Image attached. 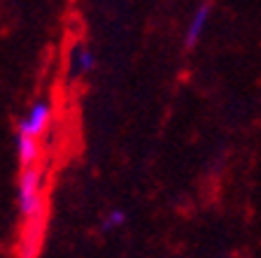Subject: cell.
<instances>
[{
  "label": "cell",
  "instance_id": "cell-4",
  "mask_svg": "<svg viewBox=\"0 0 261 258\" xmlns=\"http://www.w3.org/2000/svg\"><path fill=\"white\" fill-rule=\"evenodd\" d=\"M16 154H19V161H21L23 167L38 165V158H40L38 140H33L28 135H16Z\"/></svg>",
  "mask_w": 261,
  "mask_h": 258
},
{
  "label": "cell",
  "instance_id": "cell-6",
  "mask_svg": "<svg viewBox=\"0 0 261 258\" xmlns=\"http://www.w3.org/2000/svg\"><path fill=\"white\" fill-rule=\"evenodd\" d=\"M124 221H126V212L124 210H112L108 216L103 219V233H112L114 228H119V226H124Z\"/></svg>",
  "mask_w": 261,
  "mask_h": 258
},
{
  "label": "cell",
  "instance_id": "cell-2",
  "mask_svg": "<svg viewBox=\"0 0 261 258\" xmlns=\"http://www.w3.org/2000/svg\"><path fill=\"white\" fill-rule=\"evenodd\" d=\"M49 121H51V105L44 100L35 102L28 114L21 119V124H19V135H28L33 140H40L42 133L49 128Z\"/></svg>",
  "mask_w": 261,
  "mask_h": 258
},
{
  "label": "cell",
  "instance_id": "cell-1",
  "mask_svg": "<svg viewBox=\"0 0 261 258\" xmlns=\"http://www.w3.org/2000/svg\"><path fill=\"white\" fill-rule=\"evenodd\" d=\"M16 203H19L21 219L28 226H38L42 221L44 200H42V170H40V165H31L21 170L19 188H16Z\"/></svg>",
  "mask_w": 261,
  "mask_h": 258
},
{
  "label": "cell",
  "instance_id": "cell-5",
  "mask_svg": "<svg viewBox=\"0 0 261 258\" xmlns=\"http://www.w3.org/2000/svg\"><path fill=\"white\" fill-rule=\"evenodd\" d=\"M93 65H96V59H93V54L84 47V44H80V47L72 49V54H70V75L72 77L89 72Z\"/></svg>",
  "mask_w": 261,
  "mask_h": 258
},
{
  "label": "cell",
  "instance_id": "cell-3",
  "mask_svg": "<svg viewBox=\"0 0 261 258\" xmlns=\"http://www.w3.org/2000/svg\"><path fill=\"white\" fill-rule=\"evenodd\" d=\"M207 16H210V5L203 3V5L196 10V14L191 16V23H189V28H187V38H185V47L187 49L194 47V44L198 42V38L203 35L205 23H207Z\"/></svg>",
  "mask_w": 261,
  "mask_h": 258
}]
</instances>
